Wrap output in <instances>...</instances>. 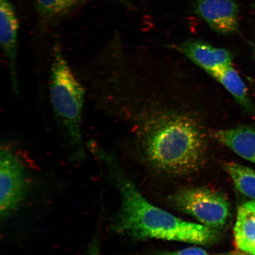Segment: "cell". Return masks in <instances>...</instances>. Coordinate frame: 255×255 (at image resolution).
Wrapping results in <instances>:
<instances>
[{
    "instance_id": "obj_16",
    "label": "cell",
    "mask_w": 255,
    "mask_h": 255,
    "mask_svg": "<svg viewBox=\"0 0 255 255\" xmlns=\"http://www.w3.org/2000/svg\"><path fill=\"white\" fill-rule=\"evenodd\" d=\"M89 255H100V254H99L98 249L96 248V247H94L92 249V250L90 253H89Z\"/></svg>"
},
{
    "instance_id": "obj_17",
    "label": "cell",
    "mask_w": 255,
    "mask_h": 255,
    "mask_svg": "<svg viewBox=\"0 0 255 255\" xmlns=\"http://www.w3.org/2000/svg\"><path fill=\"white\" fill-rule=\"evenodd\" d=\"M253 55H254V58L255 62V41L253 43Z\"/></svg>"
},
{
    "instance_id": "obj_14",
    "label": "cell",
    "mask_w": 255,
    "mask_h": 255,
    "mask_svg": "<svg viewBox=\"0 0 255 255\" xmlns=\"http://www.w3.org/2000/svg\"><path fill=\"white\" fill-rule=\"evenodd\" d=\"M152 255H210L207 253L205 250L199 248L192 247L184 250L175 252H165V253H158Z\"/></svg>"
},
{
    "instance_id": "obj_12",
    "label": "cell",
    "mask_w": 255,
    "mask_h": 255,
    "mask_svg": "<svg viewBox=\"0 0 255 255\" xmlns=\"http://www.w3.org/2000/svg\"><path fill=\"white\" fill-rule=\"evenodd\" d=\"M85 0H33L35 8L43 23L53 24L71 14Z\"/></svg>"
},
{
    "instance_id": "obj_1",
    "label": "cell",
    "mask_w": 255,
    "mask_h": 255,
    "mask_svg": "<svg viewBox=\"0 0 255 255\" xmlns=\"http://www.w3.org/2000/svg\"><path fill=\"white\" fill-rule=\"evenodd\" d=\"M132 63L104 70L92 88L96 109L129 128L145 161L174 175L199 169L205 161L212 129L195 111L146 100Z\"/></svg>"
},
{
    "instance_id": "obj_15",
    "label": "cell",
    "mask_w": 255,
    "mask_h": 255,
    "mask_svg": "<svg viewBox=\"0 0 255 255\" xmlns=\"http://www.w3.org/2000/svg\"><path fill=\"white\" fill-rule=\"evenodd\" d=\"M114 1L119 2L120 4H122L128 8H132L133 6L130 0H114Z\"/></svg>"
},
{
    "instance_id": "obj_9",
    "label": "cell",
    "mask_w": 255,
    "mask_h": 255,
    "mask_svg": "<svg viewBox=\"0 0 255 255\" xmlns=\"http://www.w3.org/2000/svg\"><path fill=\"white\" fill-rule=\"evenodd\" d=\"M211 135L241 157L255 164V125L213 129Z\"/></svg>"
},
{
    "instance_id": "obj_13",
    "label": "cell",
    "mask_w": 255,
    "mask_h": 255,
    "mask_svg": "<svg viewBox=\"0 0 255 255\" xmlns=\"http://www.w3.org/2000/svg\"><path fill=\"white\" fill-rule=\"evenodd\" d=\"M223 166L239 192L255 201V170L233 162H225Z\"/></svg>"
},
{
    "instance_id": "obj_18",
    "label": "cell",
    "mask_w": 255,
    "mask_h": 255,
    "mask_svg": "<svg viewBox=\"0 0 255 255\" xmlns=\"http://www.w3.org/2000/svg\"><path fill=\"white\" fill-rule=\"evenodd\" d=\"M249 254L251 255H255V248L253 251H251Z\"/></svg>"
},
{
    "instance_id": "obj_10",
    "label": "cell",
    "mask_w": 255,
    "mask_h": 255,
    "mask_svg": "<svg viewBox=\"0 0 255 255\" xmlns=\"http://www.w3.org/2000/svg\"><path fill=\"white\" fill-rule=\"evenodd\" d=\"M230 94L245 113L255 116V104L252 101L243 80L233 66L211 75Z\"/></svg>"
},
{
    "instance_id": "obj_6",
    "label": "cell",
    "mask_w": 255,
    "mask_h": 255,
    "mask_svg": "<svg viewBox=\"0 0 255 255\" xmlns=\"http://www.w3.org/2000/svg\"><path fill=\"white\" fill-rule=\"evenodd\" d=\"M195 13L217 33L239 31V6L234 0H191Z\"/></svg>"
},
{
    "instance_id": "obj_11",
    "label": "cell",
    "mask_w": 255,
    "mask_h": 255,
    "mask_svg": "<svg viewBox=\"0 0 255 255\" xmlns=\"http://www.w3.org/2000/svg\"><path fill=\"white\" fill-rule=\"evenodd\" d=\"M236 245L245 253L255 248V201L239 207L234 228Z\"/></svg>"
},
{
    "instance_id": "obj_8",
    "label": "cell",
    "mask_w": 255,
    "mask_h": 255,
    "mask_svg": "<svg viewBox=\"0 0 255 255\" xmlns=\"http://www.w3.org/2000/svg\"><path fill=\"white\" fill-rule=\"evenodd\" d=\"M207 74L211 76L220 70L232 66L231 51L212 46L200 40H189L175 46Z\"/></svg>"
},
{
    "instance_id": "obj_7",
    "label": "cell",
    "mask_w": 255,
    "mask_h": 255,
    "mask_svg": "<svg viewBox=\"0 0 255 255\" xmlns=\"http://www.w3.org/2000/svg\"><path fill=\"white\" fill-rule=\"evenodd\" d=\"M19 23L11 0H0V40L7 60L12 93L20 94L17 72Z\"/></svg>"
},
{
    "instance_id": "obj_2",
    "label": "cell",
    "mask_w": 255,
    "mask_h": 255,
    "mask_svg": "<svg viewBox=\"0 0 255 255\" xmlns=\"http://www.w3.org/2000/svg\"><path fill=\"white\" fill-rule=\"evenodd\" d=\"M95 155L110 167L120 191L121 205L111 226L114 231L138 241L157 239L209 245L217 240V229L184 221L149 203L124 176L109 152L101 147Z\"/></svg>"
},
{
    "instance_id": "obj_3",
    "label": "cell",
    "mask_w": 255,
    "mask_h": 255,
    "mask_svg": "<svg viewBox=\"0 0 255 255\" xmlns=\"http://www.w3.org/2000/svg\"><path fill=\"white\" fill-rule=\"evenodd\" d=\"M87 91L67 60L60 44H54L49 75V97L54 117L72 157L85 156L83 111Z\"/></svg>"
},
{
    "instance_id": "obj_5",
    "label": "cell",
    "mask_w": 255,
    "mask_h": 255,
    "mask_svg": "<svg viewBox=\"0 0 255 255\" xmlns=\"http://www.w3.org/2000/svg\"><path fill=\"white\" fill-rule=\"evenodd\" d=\"M175 209L190 215L212 229L224 227L229 215V205L222 194L205 187L178 191L170 197Z\"/></svg>"
},
{
    "instance_id": "obj_4",
    "label": "cell",
    "mask_w": 255,
    "mask_h": 255,
    "mask_svg": "<svg viewBox=\"0 0 255 255\" xmlns=\"http://www.w3.org/2000/svg\"><path fill=\"white\" fill-rule=\"evenodd\" d=\"M0 214L7 218L23 204L29 189L24 161L8 141L0 151Z\"/></svg>"
}]
</instances>
